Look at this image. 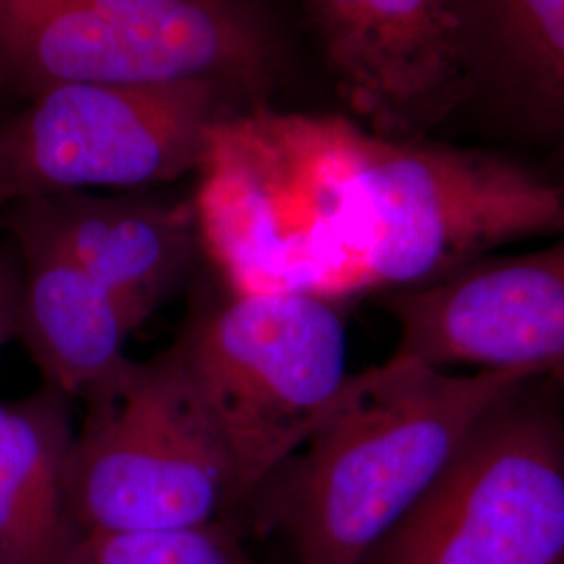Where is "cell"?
<instances>
[{
    "mask_svg": "<svg viewBox=\"0 0 564 564\" xmlns=\"http://www.w3.org/2000/svg\"><path fill=\"white\" fill-rule=\"evenodd\" d=\"M538 379L389 358L351 375L330 414L245 506L258 529L281 535L293 564H362L477 424Z\"/></svg>",
    "mask_w": 564,
    "mask_h": 564,
    "instance_id": "6da1fadb",
    "label": "cell"
},
{
    "mask_svg": "<svg viewBox=\"0 0 564 564\" xmlns=\"http://www.w3.org/2000/svg\"><path fill=\"white\" fill-rule=\"evenodd\" d=\"M343 123L253 105L214 128L193 202L230 295H358Z\"/></svg>",
    "mask_w": 564,
    "mask_h": 564,
    "instance_id": "7a4b0ae2",
    "label": "cell"
},
{
    "mask_svg": "<svg viewBox=\"0 0 564 564\" xmlns=\"http://www.w3.org/2000/svg\"><path fill=\"white\" fill-rule=\"evenodd\" d=\"M360 293H395L529 237L564 235V186L494 153L387 139L345 120Z\"/></svg>",
    "mask_w": 564,
    "mask_h": 564,
    "instance_id": "3957f363",
    "label": "cell"
},
{
    "mask_svg": "<svg viewBox=\"0 0 564 564\" xmlns=\"http://www.w3.org/2000/svg\"><path fill=\"white\" fill-rule=\"evenodd\" d=\"M339 302L310 293L230 295L174 351L230 460L239 506L323 423L351 381Z\"/></svg>",
    "mask_w": 564,
    "mask_h": 564,
    "instance_id": "277c9868",
    "label": "cell"
},
{
    "mask_svg": "<svg viewBox=\"0 0 564 564\" xmlns=\"http://www.w3.org/2000/svg\"><path fill=\"white\" fill-rule=\"evenodd\" d=\"M84 402L65 477L74 538L203 527L239 506L230 460L174 347L130 360Z\"/></svg>",
    "mask_w": 564,
    "mask_h": 564,
    "instance_id": "5b68a950",
    "label": "cell"
},
{
    "mask_svg": "<svg viewBox=\"0 0 564 564\" xmlns=\"http://www.w3.org/2000/svg\"><path fill=\"white\" fill-rule=\"evenodd\" d=\"M247 97L218 80L63 84L0 118V214L72 191H149L199 172Z\"/></svg>",
    "mask_w": 564,
    "mask_h": 564,
    "instance_id": "8992f818",
    "label": "cell"
},
{
    "mask_svg": "<svg viewBox=\"0 0 564 564\" xmlns=\"http://www.w3.org/2000/svg\"><path fill=\"white\" fill-rule=\"evenodd\" d=\"M550 383L498 403L362 564H564V416Z\"/></svg>",
    "mask_w": 564,
    "mask_h": 564,
    "instance_id": "52a82bcc",
    "label": "cell"
},
{
    "mask_svg": "<svg viewBox=\"0 0 564 564\" xmlns=\"http://www.w3.org/2000/svg\"><path fill=\"white\" fill-rule=\"evenodd\" d=\"M384 307L400 335L395 360L564 383V235L387 293Z\"/></svg>",
    "mask_w": 564,
    "mask_h": 564,
    "instance_id": "ba28073f",
    "label": "cell"
},
{
    "mask_svg": "<svg viewBox=\"0 0 564 564\" xmlns=\"http://www.w3.org/2000/svg\"><path fill=\"white\" fill-rule=\"evenodd\" d=\"M339 95L368 132L410 139L442 118L464 80L460 0H303Z\"/></svg>",
    "mask_w": 564,
    "mask_h": 564,
    "instance_id": "9c48e42d",
    "label": "cell"
},
{
    "mask_svg": "<svg viewBox=\"0 0 564 564\" xmlns=\"http://www.w3.org/2000/svg\"><path fill=\"white\" fill-rule=\"evenodd\" d=\"M15 245H41L80 265L141 328L186 281L202 232L195 202L151 191H72L11 203Z\"/></svg>",
    "mask_w": 564,
    "mask_h": 564,
    "instance_id": "30bf717a",
    "label": "cell"
},
{
    "mask_svg": "<svg viewBox=\"0 0 564 564\" xmlns=\"http://www.w3.org/2000/svg\"><path fill=\"white\" fill-rule=\"evenodd\" d=\"M172 80L224 82L256 99L214 55L132 30L90 0H0V97Z\"/></svg>",
    "mask_w": 564,
    "mask_h": 564,
    "instance_id": "8fae6325",
    "label": "cell"
},
{
    "mask_svg": "<svg viewBox=\"0 0 564 564\" xmlns=\"http://www.w3.org/2000/svg\"><path fill=\"white\" fill-rule=\"evenodd\" d=\"M21 263L18 339L46 387L74 398L126 368V343L137 330L120 303L80 265L41 245H18Z\"/></svg>",
    "mask_w": 564,
    "mask_h": 564,
    "instance_id": "7c38bea8",
    "label": "cell"
},
{
    "mask_svg": "<svg viewBox=\"0 0 564 564\" xmlns=\"http://www.w3.org/2000/svg\"><path fill=\"white\" fill-rule=\"evenodd\" d=\"M74 437L69 398L53 387L0 402V544L18 564H57L74 540L65 506Z\"/></svg>",
    "mask_w": 564,
    "mask_h": 564,
    "instance_id": "4fadbf2b",
    "label": "cell"
},
{
    "mask_svg": "<svg viewBox=\"0 0 564 564\" xmlns=\"http://www.w3.org/2000/svg\"><path fill=\"white\" fill-rule=\"evenodd\" d=\"M481 23L514 80L564 116V0H468L464 20Z\"/></svg>",
    "mask_w": 564,
    "mask_h": 564,
    "instance_id": "5bb4252c",
    "label": "cell"
},
{
    "mask_svg": "<svg viewBox=\"0 0 564 564\" xmlns=\"http://www.w3.org/2000/svg\"><path fill=\"white\" fill-rule=\"evenodd\" d=\"M57 564H256L226 521L139 533L76 535Z\"/></svg>",
    "mask_w": 564,
    "mask_h": 564,
    "instance_id": "9a60e30c",
    "label": "cell"
},
{
    "mask_svg": "<svg viewBox=\"0 0 564 564\" xmlns=\"http://www.w3.org/2000/svg\"><path fill=\"white\" fill-rule=\"evenodd\" d=\"M21 263L0 247V349L20 330Z\"/></svg>",
    "mask_w": 564,
    "mask_h": 564,
    "instance_id": "2e32d148",
    "label": "cell"
},
{
    "mask_svg": "<svg viewBox=\"0 0 564 564\" xmlns=\"http://www.w3.org/2000/svg\"><path fill=\"white\" fill-rule=\"evenodd\" d=\"M0 564H18L15 558L9 554V550L2 544H0Z\"/></svg>",
    "mask_w": 564,
    "mask_h": 564,
    "instance_id": "e0dca14e",
    "label": "cell"
}]
</instances>
